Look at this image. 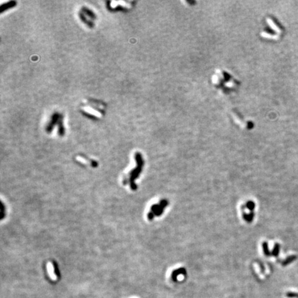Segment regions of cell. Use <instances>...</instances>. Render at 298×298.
<instances>
[{
  "label": "cell",
  "mask_w": 298,
  "mask_h": 298,
  "mask_svg": "<svg viewBox=\"0 0 298 298\" xmlns=\"http://www.w3.org/2000/svg\"><path fill=\"white\" fill-rule=\"evenodd\" d=\"M60 117H61V115H60L59 113H57V112L55 113H53V115H52L50 122H48V124H47L46 127V131L47 133H50L53 131L55 126L56 125V124H58V122H59V120H60Z\"/></svg>",
  "instance_id": "6da1fadb"
},
{
  "label": "cell",
  "mask_w": 298,
  "mask_h": 298,
  "mask_svg": "<svg viewBox=\"0 0 298 298\" xmlns=\"http://www.w3.org/2000/svg\"><path fill=\"white\" fill-rule=\"evenodd\" d=\"M17 1H10L8 2L3 4L0 7V13H2L3 12L7 11L8 9H11L12 8H14L16 6Z\"/></svg>",
  "instance_id": "7a4b0ae2"
},
{
  "label": "cell",
  "mask_w": 298,
  "mask_h": 298,
  "mask_svg": "<svg viewBox=\"0 0 298 298\" xmlns=\"http://www.w3.org/2000/svg\"><path fill=\"white\" fill-rule=\"evenodd\" d=\"M81 11H82L85 15L89 17L90 19L93 20H95L97 19V15H95V13H94L92 10H90V8L86 7V6H83V7L82 8V9H81Z\"/></svg>",
  "instance_id": "3957f363"
},
{
  "label": "cell",
  "mask_w": 298,
  "mask_h": 298,
  "mask_svg": "<svg viewBox=\"0 0 298 298\" xmlns=\"http://www.w3.org/2000/svg\"><path fill=\"white\" fill-rule=\"evenodd\" d=\"M79 17H80V19H81V21L85 23L86 26L90 27V28H93V26H95L94 23L92 22L90 19H87L85 15H84L82 11H80V13H79Z\"/></svg>",
  "instance_id": "277c9868"
},
{
  "label": "cell",
  "mask_w": 298,
  "mask_h": 298,
  "mask_svg": "<svg viewBox=\"0 0 298 298\" xmlns=\"http://www.w3.org/2000/svg\"><path fill=\"white\" fill-rule=\"evenodd\" d=\"M63 119H64V117L63 115H61V117H60V120H59L58 122V135L60 136H64V135L65 134V129H64V123H63Z\"/></svg>",
  "instance_id": "5b68a950"
},
{
  "label": "cell",
  "mask_w": 298,
  "mask_h": 298,
  "mask_svg": "<svg viewBox=\"0 0 298 298\" xmlns=\"http://www.w3.org/2000/svg\"><path fill=\"white\" fill-rule=\"evenodd\" d=\"M247 208H249L250 210H253V208H255V204H254L253 202H249L247 203Z\"/></svg>",
  "instance_id": "8992f818"
},
{
  "label": "cell",
  "mask_w": 298,
  "mask_h": 298,
  "mask_svg": "<svg viewBox=\"0 0 298 298\" xmlns=\"http://www.w3.org/2000/svg\"><path fill=\"white\" fill-rule=\"evenodd\" d=\"M154 217H155L154 213H152V212H151V213H149V214H148V218H149L150 220H152L154 218Z\"/></svg>",
  "instance_id": "52a82bcc"
}]
</instances>
